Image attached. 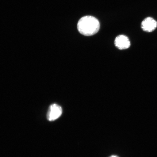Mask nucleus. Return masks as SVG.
<instances>
[{"label": "nucleus", "mask_w": 157, "mask_h": 157, "mask_svg": "<svg viewBox=\"0 0 157 157\" xmlns=\"http://www.w3.org/2000/svg\"><path fill=\"white\" fill-rule=\"evenodd\" d=\"M100 23L98 19L91 16L82 17L78 21L77 29L80 34L86 36H92L99 31Z\"/></svg>", "instance_id": "obj_1"}, {"label": "nucleus", "mask_w": 157, "mask_h": 157, "mask_svg": "<svg viewBox=\"0 0 157 157\" xmlns=\"http://www.w3.org/2000/svg\"><path fill=\"white\" fill-rule=\"evenodd\" d=\"M62 108L56 104H52L49 107L47 117L49 121H54L59 118L62 113Z\"/></svg>", "instance_id": "obj_2"}, {"label": "nucleus", "mask_w": 157, "mask_h": 157, "mask_svg": "<svg viewBox=\"0 0 157 157\" xmlns=\"http://www.w3.org/2000/svg\"><path fill=\"white\" fill-rule=\"evenodd\" d=\"M116 47L119 50H125L130 46V40L128 37L124 35H119L116 37L114 41Z\"/></svg>", "instance_id": "obj_3"}, {"label": "nucleus", "mask_w": 157, "mask_h": 157, "mask_svg": "<svg viewBox=\"0 0 157 157\" xmlns=\"http://www.w3.org/2000/svg\"><path fill=\"white\" fill-rule=\"evenodd\" d=\"M157 27V22L151 17H147L142 21L141 27L143 31L147 32L154 31Z\"/></svg>", "instance_id": "obj_4"}, {"label": "nucleus", "mask_w": 157, "mask_h": 157, "mask_svg": "<svg viewBox=\"0 0 157 157\" xmlns=\"http://www.w3.org/2000/svg\"><path fill=\"white\" fill-rule=\"evenodd\" d=\"M109 157H119L117 155H112L110 156Z\"/></svg>", "instance_id": "obj_5"}]
</instances>
